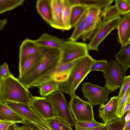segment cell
Instances as JSON below:
<instances>
[{
	"label": "cell",
	"mask_w": 130,
	"mask_h": 130,
	"mask_svg": "<svg viewBox=\"0 0 130 130\" xmlns=\"http://www.w3.org/2000/svg\"><path fill=\"white\" fill-rule=\"evenodd\" d=\"M95 120L93 122H80L76 121L75 130H87L105 125Z\"/></svg>",
	"instance_id": "cell-31"
},
{
	"label": "cell",
	"mask_w": 130,
	"mask_h": 130,
	"mask_svg": "<svg viewBox=\"0 0 130 130\" xmlns=\"http://www.w3.org/2000/svg\"><path fill=\"white\" fill-rule=\"evenodd\" d=\"M24 0H0V13L11 10L23 4Z\"/></svg>",
	"instance_id": "cell-25"
},
{
	"label": "cell",
	"mask_w": 130,
	"mask_h": 130,
	"mask_svg": "<svg viewBox=\"0 0 130 130\" xmlns=\"http://www.w3.org/2000/svg\"><path fill=\"white\" fill-rule=\"evenodd\" d=\"M23 125L20 126L15 123V130H32L28 126L23 124Z\"/></svg>",
	"instance_id": "cell-39"
},
{
	"label": "cell",
	"mask_w": 130,
	"mask_h": 130,
	"mask_svg": "<svg viewBox=\"0 0 130 130\" xmlns=\"http://www.w3.org/2000/svg\"><path fill=\"white\" fill-rule=\"evenodd\" d=\"M88 7L79 4L72 6L71 13L70 24L72 28L74 27L86 12Z\"/></svg>",
	"instance_id": "cell-22"
},
{
	"label": "cell",
	"mask_w": 130,
	"mask_h": 130,
	"mask_svg": "<svg viewBox=\"0 0 130 130\" xmlns=\"http://www.w3.org/2000/svg\"><path fill=\"white\" fill-rule=\"evenodd\" d=\"M123 130H130V120L126 124Z\"/></svg>",
	"instance_id": "cell-43"
},
{
	"label": "cell",
	"mask_w": 130,
	"mask_h": 130,
	"mask_svg": "<svg viewBox=\"0 0 130 130\" xmlns=\"http://www.w3.org/2000/svg\"><path fill=\"white\" fill-rule=\"evenodd\" d=\"M47 98L52 104L57 117L69 126H75L76 121L61 92L57 91Z\"/></svg>",
	"instance_id": "cell-4"
},
{
	"label": "cell",
	"mask_w": 130,
	"mask_h": 130,
	"mask_svg": "<svg viewBox=\"0 0 130 130\" xmlns=\"http://www.w3.org/2000/svg\"><path fill=\"white\" fill-rule=\"evenodd\" d=\"M63 0H51L52 21L50 25L58 29L64 30L62 19Z\"/></svg>",
	"instance_id": "cell-16"
},
{
	"label": "cell",
	"mask_w": 130,
	"mask_h": 130,
	"mask_svg": "<svg viewBox=\"0 0 130 130\" xmlns=\"http://www.w3.org/2000/svg\"><path fill=\"white\" fill-rule=\"evenodd\" d=\"M102 10L96 7H89L85 15V28L82 37L83 41L90 39L101 20Z\"/></svg>",
	"instance_id": "cell-11"
},
{
	"label": "cell",
	"mask_w": 130,
	"mask_h": 130,
	"mask_svg": "<svg viewBox=\"0 0 130 130\" xmlns=\"http://www.w3.org/2000/svg\"><path fill=\"white\" fill-rule=\"evenodd\" d=\"M119 42L122 45L130 41V13L123 15L119 19L117 28Z\"/></svg>",
	"instance_id": "cell-15"
},
{
	"label": "cell",
	"mask_w": 130,
	"mask_h": 130,
	"mask_svg": "<svg viewBox=\"0 0 130 130\" xmlns=\"http://www.w3.org/2000/svg\"><path fill=\"white\" fill-rule=\"evenodd\" d=\"M41 48L35 40L26 39L23 41L19 48V69L27 59L38 53Z\"/></svg>",
	"instance_id": "cell-14"
},
{
	"label": "cell",
	"mask_w": 130,
	"mask_h": 130,
	"mask_svg": "<svg viewBox=\"0 0 130 130\" xmlns=\"http://www.w3.org/2000/svg\"><path fill=\"white\" fill-rule=\"evenodd\" d=\"M125 123L124 118H118L107 124L108 126V130H123Z\"/></svg>",
	"instance_id": "cell-33"
},
{
	"label": "cell",
	"mask_w": 130,
	"mask_h": 130,
	"mask_svg": "<svg viewBox=\"0 0 130 130\" xmlns=\"http://www.w3.org/2000/svg\"><path fill=\"white\" fill-rule=\"evenodd\" d=\"M13 74L11 73L8 64L5 62L0 66V82L11 76Z\"/></svg>",
	"instance_id": "cell-37"
},
{
	"label": "cell",
	"mask_w": 130,
	"mask_h": 130,
	"mask_svg": "<svg viewBox=\"0 0 130 130\" xmlns=\"http://www.w3.org/2000/svg\"><path fill=\"white\" fill-rule=\"evenodd\" d=\"M39 90L40 95L47 97V96L58 90V83L54 79H51L37 86Z\"/></svg>",
	"instance_id": "cell-23"
},
{
	"label": "cell",
	"mask_w": 130,
	"mask_h": 130,
	"mask_svg": "<svg viewBox=\"0 0 130 130\" xmlns=\"http://www.w3.org/2000/svg\"><path fill=\"white\" fill-rule=\"evenodd\" d=\"M125 72L116 60L108 62L107 69L103 75L106 79L104 87L110 92L121 87L123 80L126 76Z\"/></svg>",
	"instance_id": "cell-7"
},
{
	"label": "cell",
	"mask_w": 130,
	"mask_h": 130,
	"mask_svg": "<svg viewBox=\"0 0 130 130\" xmlns=\"http://www.w3.org/2000/svg\"><path fill=\"white\" fill-rule=\"evenodd\" d=\"M85 14L74 27L75 28L72 35L69 38L70 40L76 41L80 37H82L83 35L85 28Z\"/></svg>",
	"instance_id": "cell-29"
},
{
	"label": "cell",
	"mask_w": 130,
	"mask_h": 130,
	"mask_svg": "<svg viewBox=\"0 0 130 130\" xmlns=\"http://www.w3.org/2000/svg\"><path fill=\"white\" fill-rule=\"evenodd\" d=\"M108 126L107 124L98 126L93 128L87 130H108Z\"/></svg>",
	"instance_id": "cell-40"
},
{
	"label": "cell",
	"mask_w": 130,
	"mask_h": 130,
	"mask_svg": "<svg viewBox=\"0 0 130 130\" xmlns=\"http://www.w3.org/2000/svg\"><path fill=\"white\" fill-rule=\"evenodd\" d=\"M120 17V15L109 20H101L90 39L88 44L89 50L98 51V47L102 42L112 31L117 28Z\"/></svg>",
	"instance_id": "cell-6"
},
{
	"label": "cell",
	"mask_w": 130,
	"mask_h": 130,
	"mask_svg": "<svg viewBox=\"0 0 130 130\" xmlns=\"http://www.w3.org/2000/svg\"><path fill=\"white\" fill-rule=\"evenodd\" d=\"M113 0H80V4L87 6L88 7L94 6L102 10L110 6Z\"/></svg>",
	"instance_id": "cell-28"
},
{
	"label": "cell",
	"mask_w": 130,
	"mask_h": 130,
	"mask_svg": "<svg viewBox=\"0 0 130 130\" xmlns=\"http://www.w3.org/2000/svg\"><path fill=\"white\" fill-rule=\"evenodd\" d=\"M25 119L4 103L0 102V120L22 123Z\"/></svg>",
	"instance_id": "cell-18"
},
{
	"label": "cell",
	"mask_w": 130,
	"mask_h": 130,
	"mask_svg": "<svg viewBox=\"0 0 130 130\" xmlns=\"http://www.w3.org/2000/svg\"><path fill=\"white\" fill-rule=\"evenodd\" d=\"M130 95V86L120 101L118 103L117 114L119 118H122L124 116V111Z\"/></svg>",
	"instance_id": "cell-32"
},
{
	"label": "cell",
	"mask_w": 130,
	"mask_h": 130,
	"mask_svg": "<svg viewBox=\"0 0 130 130\" xmlns=\"http://www.w3.org/2000/svg\"><path fill=\"white\" fill-rule=\"evenodd\" d=\"M116 60L126 72L130 68V41L115 55Z\"/></svg>",
	"instance_id": "cell-21"
},
{
	"label": "cell",
	"mask_w": 130,
	"mask_h": 130,
	"mask_svg": "<svg viewBox=\"0 0 130 130\" xmlns=\"http://www.w3.org/2000/svg\"><path fill=\"white\" fill-rule=\"evenodd\" d=\"M14 123L0 120V130H6Z\"/></svg>",
	"instance_id": "cell-38"
},
{
	"label": "cell",
	"mask_w": 130,
	"mask_h": 130,
	"mask_svg": "<svg viewBox=\"0 0 130 130\" xmlns=\"http://www.w3.org/2000/svg\"><path fill=\"white\" fill-rule=\"evenodd\" d=\"M6 130H15V123L10 126Z\"/></svg>",
	"instance_id": "cell-44"
},
{
	"label": "cell",
	"mask_w": 130,
	"mask_h": 130,
	"mask_svg": "<svg viewBox=\"0 0 130 130\" xmlns=\"http://www.w3.org/2000/svg\"><path fill=\"white\" fill-rule=\"evenodd\" d=\"M130 86V75L126 76L123 80L122 86L117 96L118 103L120 101Z\"/></svg>",
	"instance_id": "cell-36"
},
{
	"label": "cell",
	"mask_w": 130,
	"mask_h": 130,
	"mask_svg": "<svg viewBox=\"0 0 130 130\" xmlns=\"http://www.w3.org/2000/svg\"><path fill=\"white\" fill-rule=\"evenodd\" d=\"M36 7L38 14L44 21L50 25L52 21L51 0H39Z\"/></svg>",
	"instance_id": "cell-20"
},
{
	"label": "cell",
	"mask_w": 130,
	"mask_h": 130,
	"mask_svg": "<svg viewBox=\"0 0 130 130\" xmlns=\"http://www.w3.org/2000/svg\"><path fill=\"white\" fill-rule=\"evenodd\" d=\"M115 5L121 15L130 12V7L125 0H115Z\"/></svg>",
	"instance_id": "cell-34"
},
{
	"label": "cell",
	"mask_w": 130,
	"mask_h": 130,
	"mask_svg": "<svg viewBox=\"0 0 130 130\" xmlns=\"http://www.w3.org/2000/svg\"><path fill=\"white\" fill-rule=\"evenodd\" d=\"M45 48L41 46L40 51L29 57L19 69V77H20L35 67L41 59L44 54Z\"/></svg>",
	"instance_id": "cell-19"
},
{
	"label": "cell",
	"mask_w": 130,
	"mask_h": 130,
	"mask_svg": "<svg viewBox=\"0 0 130 130\" xmlns=\"http://www.w3.org/2000/svg\"><path fill=\"white\" fill-rule=\"evenodd\" d=\"M7 20L6 19H4L0 20V29L1 30L3 29L4 26L6 24Z\"/></svg>",
	"instance_id": "cell-41"
},
{
	"label": "cell",
	"mask_w": 130,
	"mask_h": 130,
	"mask_svg": "<svg viewBox=\"0 0 130 130\" xmlns=\"http://www.w3.org/2000/svg\"><path fill=\"white\" fill-rule=\"evenodd\" d=\"M118 100L117 96L111 97L105 105H100L99 109V117L107 124L119 118L117 114Z\"/></svg>",
	"instance_id": "cell-12"
},
{
	"label": "cell",
	"mask_w": 130,
	"mask_h": 130,
	"mask_svg": "<svg viewBox=\"0 0 130 130\" xmlns=\"http://www.w3.org/2000/svg\"><path fill=\"white\" fill-rule=\"evenodd\" d=\"M60 50V64L71 62L89 55L88 44L76 41H64Z\"/></svg>",
	"instance_id": "cell-5"
},
{
	"label": "cell",
	"mask_w": 130,
	"mask_h": 130,
	"mask_svg": "<svg viewBox=\"0 0 130 130\" xmlns=\"http://www.w3.org/2000/svg\"><path fill=\"white\" fill-rule=\"evenodd\" d=\"M121 14L115 5L110 6L101 10V19L109 20L120 15Z\"/></svg>",
	"instance_id": "cell-27"
},
{
	"label": "cell",
	"mask_w": 130,
	"mask_h": 130,
	"mask_svg": "<svg viewBox=\"0 0 130 130\" xmlns=\"http://www.w3.org/2000/svg\"><path fill=\"white\" fill-rule=\"evenodd\" d=\"M108 62L105 60H96L92 65L90 71H97L104 72L106 70Z\"/></svg>",
	"instance_id": "cell-35"
},
{
	"label": "cell",
	"mask_w": 130,
	"mask_h": 130,
	"mask_svg": "<svg viewBox=\"0 0 130 130\" xmlns=\"http://www.w3.org/2000/svg\"><path fill=\"white\" fill-rule=\"evenodd\" d=\"M30 105L35 112L44 120L57 117L52 104L47 97L34 96Z\"/></svg>",
	"instance_id": "cell-10"
},
{
	"label": "cell",
	"mask_w": 130,
	"mask_h": 130,
	"mask_svg": "<svg viewBox=\"0 0 130 130\" xmlns=\"http://www.w3.org/2000/svg\"><path fill=\"white\" fill-rule=\"evenodd\" d=\"M130 7V0H125Z\"/></svg>",
	"instance_id": "cell-45"
},
{
	"label": "cell",
	"mask_w": 130,
	"mask_h": 130,
	"mask_svg": "<svg viewBox=\"0 0 130 130\" xmlns=\"http://www.w3.org/2000/svg\"><path fill=\"white\" fill-rule=\"evenodd\" d=\"M82 89L84 97L92 105L104 104L108 101L110 92L105 87L86 83L83 84Z\"/></svg>",
	"instance_id": "cell-9"
},
{
	"label": "cell",
	"mask_w": 130,
	"mask_h": 130,
	"mask_svg": "<svg viewBox=\"0 0 130 130\" xmlns=\"http://www.w3.org/2000/svg\"><path fill=\"white\" fill-rule=\"evenodd\" d=\"M69 105L72 114L76 121L80 122H93L94 117L92 105L85 101L76 94L71 97Z\"/></svg>",
	"instance_id": "cell-8"
},
{
	"label": "cell",
	"mask_w": 130,
	"mask_h": 130,
	"mask_svg": "<svg viewBox=\"0 0 130 130\" xmlns=\"http://www.w3.org/2000/svg\"><path fill=\"white\" fill-rule=\"evenodd\" d=\"M22 124L32 130H52L45 120L33 121L26 119Z\"/></svg>",
	"instance_id": "cell-30"
},
{
	"label": "cell",
	"mask_w": 130,
	"mask_h": 130,
	"mask_svg": "<svg viewBox=\"0 0 130 130\" xmlns=\"http://www.w3.org/2000/svg\"><path fill=\"white\" fill-rule=\"evenodd\" d=\"M72 6L69 0H63L62 19L64 30H68L72 28L70 20Z\"/></svg>",
	"instance_id": "cell-24"
},
{
	"label": "cell",
	"mask_w": 130,
	"mask_h": 130,
	"mask_svg": "<svg viewBox=\"0 0 130 130\" xmlns=\"http://www.w3.org/2000/svg\"><path fill=\"white\" fill-rule=\"evenodd\" d=\"M34 96L13 75L0 82V102L30 104Z\"/></svg>",
	"instance_id": "cell-2"
},
{
	"label": "cell",
	"mask_w": 130,
	"mask_h": 130,
	"mask_svg": "<svg viewBox=\"0 0 130 130\" xmlns=\"http://www.w3.org/2000/svg\"><path fill=\"white\" fill-rule=\"evenodd\" d=\"M125 123L124 125V127L126 124L130 120V111H129L128 113L126 115L125 118Z\"/></svg>",
	"instance_id": "cell-42"
},
{
	"label": "cell",
	"mask_w": 130,
	"mask_h": 130,
	"mask_svg": "<svg viewBox=\"0 0 130 130\" xmlns=\"http://www.w3.org/2000/svg\"><path fill=\"white\" fill-rule=\"evenodd\" d=\"M45 48L43 56L40 61L31 69L18 78L28 89L33 87L35 84L53 71L60 63L61 50Z\"/></svg>",
	"instance_id": "cell-1"
},
{
	"label": "cell",
	"mask_w": 130,
	"mask_h": 130,
	"mask_svg": "<svg viewBox=\"0 0 130 130\" xmlns=\"http://www.w3.org/2000/svg\"><path fill=\"white\" fill-rule=\"evenodd\" d=\"M45 121L52 130H73L71 127L57 117Z\"/></svg>",
	"instance_id": "cell-26"
},
{
	"label": "cell",
	"mask_w": 130,
	"mask_h": 130,
	"mask_svg": "<svg viewBox=\"0 0 130 130\" xmlns=\"http://www.w3.org/2000/svg\"><path fill=\"white\" fill-rule=\"evenodd\" d=\"M39 46L61 50L64 41L56 36L47 33H43L38 39L35 40Z\"/></svg>",
	"instance_id": "cell-17"
},
{
	"label": "cell",
	"mask_w": 130,
	"mask_h": 130,
	"mask_svg": "<svg viewBox=\"0 0 130 130\" xmlns=\"http://www.w3.org/2000/svg\"><path fill=\"white\" fill-rule=\"evenodd\" d=\"M4 103L25 119L33 121L43 120L34 111L30 104L12 102Z\"/></svg>",
	"instance_id": "cell-13"
},
{
	"label": "cell",
	"mask_w": 130,
	"mask_h": 130,
	"mask_svg": "<svg viewBox=\"0 0 130 130\" xmlns=\"http://www.w3.org/2000/svg\"><path fill=\"white\" fill-rule=\"evenodd\" d=\"M95 60L89 55L81 58L72 70L68 79L58 83V90L71 97L75 95L77 88L88 74Z\"/></svg>",
	"instance_id": "cell-3"
}]
</instances>
